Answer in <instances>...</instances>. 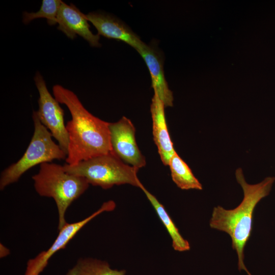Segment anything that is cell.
Segmentation results:
<instances>
[{
	"label": "cell",
	"instance_id": "6da1fadb",
	"mask_svg": "<svg viewBox=\"0 0 275 275\" xmlns=\"http://www.w3.org/2000/svg\"><path fill=\"white\" fill-rule=\"evenodd\" d=\"M52 91L54 97L67 106L71 115L66 125L69 136L66 163L75 164L113 152L109 123L90 113L72 91L56 85Z\"/></svg>",
	"mask_w": 275,
	"mask_h": 275
},
{
	"label": "cell",
	"instance_id": "3957f363",
	"mask_svg": "<svg viewBox=\"0 0 275 275\" xmlns=\"http://www.w3.org/2000/svg\"><path fill=\"white\" fill-rule=\"evenodd\" d=\"M34 188L42 197L52 198L58 212V230L67 223L65 214L70 205L88 188L84 177L66 172L63 166L52 162L40 164L39 172L32 176Z\"/></svg>",
	"mask_w": 275,
	"mask_h": 275
},
{
	"label": "cell",
	"instance_id": "8fae6325",
	"mask_svg": "<svg viewBox=\"0 0 275 275\" xmlns=\"http://www.w3.org/2000/svg\"><path fill=\"white\" fill-rule=\"evenodd\" d=\"M165 107L158 96L154 93L150 105L153 140L162 162L167 166L176 151L167 125Z\"/></svg>",
	"mask_w": 275,
	"mask_h": 275
},
{
	"label": "cell",
	"instance_id": "8992f818",
	"mask_svg": "<svg viewBox=\"0 0 275 275\" xmlns=\"http://www.w3.org/2000/svg\"><path fill=\"white\" fill-rule=\"evenodd\" d=\"M34 81L38 91L39 108L36 111L41 123L49 131L58 145L67 155L69 136L64 123V112L59 102L48 90L41 74L37 72Z\"/></svg>",
	"mask_w": 275,
	"mask_h": 275
},
{
	"label": "cell",
	"instance_id": "5bb4252c",
	"mask_svg": "<svg viewBox=\"0 0 275 275\" xmlns=\"http://www.w3.org/2000/svg\"><path fill=\"white\" fill-rule=\"evenodd\" d=\"M168 166L172 179L178 187L184 190L203 189L191 169L176 152L171 158Z\"/></svg>",
	"mask_w": 275,
	"mask_h": 275
},
{
	"label": "cell",
	"instance_id": "30bf717a",
	"mask_svg": "<svg viewBox=\"0 0 275 275\" xmlns=\"http://www.w3.org/2000/svg\"><path fill=\"white\" fill-rule=\"evenodd\" d=\"M57 22L59 25L58 29L69 38L73 39L77 35L87 41L91 46H101L100 35L92 33L85 14L73 4L68 5L62 2L57 15Z\"/></svg>",
	"mask_w": 275,
	"mask_h": 275
},
{
	"label": "cell",
	"instance_id": "9c48e42d",
	"mask_svg": "<svg viewBox=\"0 0 275 275\" xmlns=\"http://www.w3.org/2000/svg\"><path fill=\"white\" fill-rule=\"evenodd\" d=\"M98 31L99 35L108 39L122 41L134 48L139 53L147 45L140 38L120 20L112 15L98 12L85 14Z\"/></svg>",
	"mask_w": 275,
	"mask_h": 275
},
{
	"label": "cell",
	"instance_id": "277c9868",
	"mask_svg": "<svg viewBox=\"0 0 275 275\" xmlns=\"http://www.w3.org/2000/svg\"><path fill=\"white\" fill-rule=\"evenodd\" d=\"M63 167L67 173L84 177L89 184L104 189L115 185L128 184L140 188L143 185L137 175L139 169L125 163L113 152L75 164L66 163Z\"/></svg>",
	"mask_w": 275,
	"mask_h": 275
},
{
	"label": "cell",
	"instance_id": "5b68a950",
	"mask_svg": "<svg viewBox=\"0 0 275 275\" xmlns=\"http://www.w3.org/2000/svg\"><path fill=\"white\" fill-rule=\"evenodd\" d=\"M34 131L31 142L22 156L9 166L1 174L0 189L16 182L20 177L32 167L54 159H66L67 154L52 139L49 131L41 123L34 111Z\"/></svg>",
	"mask_w": 275,
	"mask_h": 275
},
{
	"label": "cell",
	"instance_id": "e0dca14e",
	"mask_svg": "<svg viewBox=\"0 0 275 275\" xmlns=\"http://www.w3.org/2000/svg\"><path fill=\"white\" fill-rule=\"evenodd\" d=\"M10 254L9 250L3 244H0V257L3 258L6 257Z\"/></svg>",
	"mask_w": 275,
	"mask_h": 275
},
{
	"label": "cell",
	"instance_id": "2e32d148",
	"mask_svg": "<svg viewBox=\"0 0 275 275\" xmlns=\"http://www.w3.org/2000/svg\"><path fill=\"white\" fill-rule=\"evenodd\" d=\"M60 0H43L40 9L36 12H24L22 21L26 24L37 18H45L50 25L57 23V15L62 4Z\"/></svg>",
	"mask_w": 275,
	"mask_h": 275
},
{
	"label": "cell",
	"instance_id": "7a4b0ae2",
	"mask_svg": "<svg viewBox=\"0 0 275 275\" xmlns=\"http://www.w3.org/2000/svg\"><path fill=\"white\" fill-rule=\"evenodd\" d=\"M235 177L243 190L242 202L233 209L227 210L220 206L214 207L209 225L229 235L232 249L237 254L239 270H244L248 275H252L244 263V248L252 231L255 208L269 194L275 178L268 177L258 183L250 184L245 181L241 168L236 170Z\"/></svg>",
	"mask_w": 275,
	"mask_h": 275
},
{
	"label": "cell",
	"instance_id": "4fadbf2b",
	"mask_svg": "<svg viewBox=\"0 0 275 275\" xmlns=\"http://www.w3.org/2000/svg\"><path fill=\"white\" fill-rule=\"evenodd\" d=\"M141 189L145 194L148 200L154 208L160 221L164 226L172 240V246L177 251L184 252L190 250V246L187 240L183 238L179 230L173 222L164 206L157 198L150 193L144 185Z\"/></svg>",
	"mask_w": 275,
	"mask_h": 275
},
{
	"label": "cell",
	"instance_id": "9a60e30c",
	"mask_svg": "<svg viewBox=\"0 0 275 275\" xmlns=\"http://www.w3.org/2000/svg\"><path fill=\"white\" fill-rule=\"evenodd\" d=\"M125 270L112 269L108 263L93 258L79 259L66 275H125Z\"/></svg>",
	"mask_w": 275,
	"mask_h": 275
},
{
	"label": "cell",
	"instance_id": "7c38bea8",
	"mask_svg": "<svg viewBox=\"0 0 275 275\" xmlns=\"http://www.w3.org/2000/svg\"><path fill=\"white\" fill-rule=\"evenodd\" d=\"M139 53L150 72L154 93L158 96L165 107L172 106L173 95L164 77L163 60L160 52L153 46L147 44Z\"/></svg>",
	"mask_w": 275,
	"mask_h": 275
},
{
	"label": "cell",
	"instance_id": "52a82bcc",
	"mask_svg": "<svg viewBox=\"0 0 275 275\" xmlns=\"http://www.w3.org/2000/svg\"><path fill=\"white\" fill-rule=\"evenodd\" d=\"M111 144L113 152L125 163L140 169L146 164L136 142L135 128L130 119L122 117L114 123H109Z\"/></svg>",
	"mask_w": 275,
	"mask_h": 275
},
{
	"label": "cell",
	"instance_id": "ba28073f",
	"mask_svg": "<svg viewBox=\"0 0 275 275\" xmlns=\"http://www.w3.org/2000/svg\"><path fill=\"white\" fill-rule=\"evenodd\" d=\"M116 208V203L109 200L86 218L76 222L68 223L59 231V234L51 245L46 251L39 253L28 263L26 275H38L47 265L49 258L58 251L64 249L69 242L89 222L103 212L112 211Z\"/></svg>",
	"mask_w": 275,
	"mask_h": 275
}]
</instances>
